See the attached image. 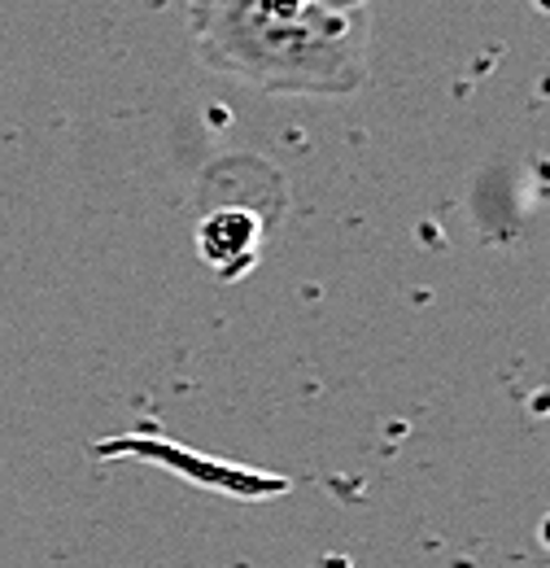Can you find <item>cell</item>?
<instances>
[{
    "label": "cell",
    "instance_id": "obj_4",
    "mask_svg": "<svg viewBox=\"0 0 550 568\" xmlns=\"http://www.w3.org/2000/svg\"><path fill=\"white\" fill-rule=\"evenodd\" d=\"M542 547H547V551H550V516H547V520H542Z\"/></svg>",
    "mask_w": 550,
    "mask_h": 568
},
{
    "label": "cell",
    "instance_id": "obj_3",
    "mask_svg": "<svg viewBox=\"0 0 550 568\" xmlns=\"http://www.w3.org/2000/svg\"><path fill=\"white\" fill-rule=\"evenodd\" d=\"M324 4H333V9H342V13H363V9H367V0H324Z\"/></svg>",
    "mask_w": 550,
    "mask_h": 568
},
{
    "label": "cell",
    "instance_id": "obj_2",
    "mask_svg": "<svg viewBox=\"0 0 550 568\" xmlns=\"http://www.w3.org/2000/svg\"><path fill=\"white\" fill-rule=\"evenodd\" d=\"M197 250L210 272H218L223 281H241L263 258V219L236 202L210 206L197 223Z\"/></svg>",
    "mask_w": 550,
    "mask_h": 568
},
{
    "label": "cell",
    "instance_id": "obj_1",
    "mask_svg": "<svg viewBox=\"0 0 550 568\" xmlns=\"http://www.w3.org/2000/svg\"><path fill=\"white\" fill-rule=\"evenodd\" d=\"M214 74L272 97H349L367 83V22L324 0H189Z\"/></svg>",
    "mask_w": 550,
    "mask_h": 568
}]
</instances>
